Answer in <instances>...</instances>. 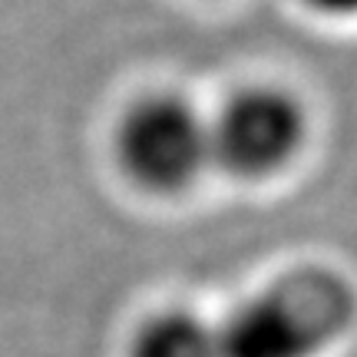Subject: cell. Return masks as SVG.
<instances>
[{
    "instance_id": "6da1fadb",
    "label": "cell",
    "mask_w": 357,
    "mask_h": 357,
    "mask_svg": "<svg viewBox=\"0 0 357 357\" xmlns=\"http://www.w3.org/2000/svg\"><path fill=\"white\" fill-rule=\"evenodd\" d=\"M357 298L337 271L294 268L218 324L222 357H324L354 324Z\"/></svg>"
},
{
    "instance_id": "7a4b0ae2",
    "label": "cell",
    "mask_w": 357,
    "mask_h": 357,
    "mask_svg": "<svg viewBox=\"0 0 357 357\" xmlns=\"http://www.w3.org/2000/svg\"><path fill=\"white\" fill-rule=\"evenodd\" d=\"M116 162L142 192H189L212 169L208 116L178 93L142 96L116 123Z\"/></svg>"
},
{
    "instance_id": "3957f363",
    "label": "cell",
    "mask_w": 357,
    "mask_h": 357,
    "mask_svg": "<svg viewBox=\"0 0 357 357\" xmlns=\"http://www.w3.org/2000/svg\"><path fill=\"white\" fill-rule=\"evenodd\" d=\"M212 166L231 178L261 182L284 172L307 142V113L281 86H245L208 116Z\"/></svg>"
},
{
    "instance_id": "277c9868",
    "label": "cell",
    "mask_w": 357,
    "mask_h": 357,
    "mask_svg": "<svg viewBox=\"0 0 357 357\" xmlns=\"http://www.w3.org/2000/svg\"><path fill=\"white\" fill-rule=\"evenodd\" d=\"M126 357H222L218 324L189 307H169L136 328Z\"/></svg>"
},
{
    "instance_id": "5b68a950",
    "label": "cell",
    "mask_w": 357,
    "mask_h": 357,
    "mask_svg": "<svg viewBox=\"0 0 357 357\" xmlns=\"http://www.w3.org/2000/svg\"><path fill=\"white\" fill-rule=\"evenodd\" d=\"M298 3L328 20H354L357 17V0H298Z\"/></svg>"
}]
</instances>
